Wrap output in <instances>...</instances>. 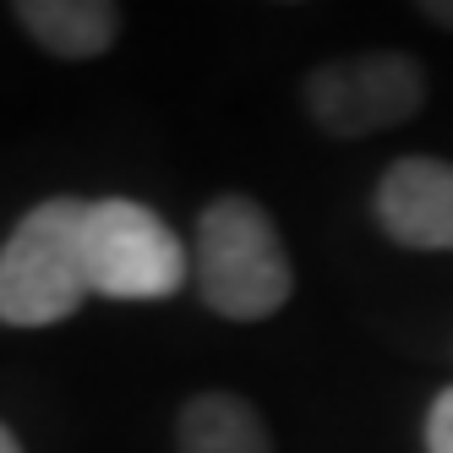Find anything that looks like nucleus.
Returning a JSON list of instances; mask_svg holds the SVG:
<instances>
[{"label":"nucleus","instance_id":"6","mask_svg":"<svg viewBox=\"0 0 453 453\" xmlns=\"http://www.w3.org/2000/svg\"><path fill=\"white\" fill-rule=\"evenodd\" d=\"M12 22L50 60H99L120 44L126 12L115 0H17Z\"/></svg>","mask_w":453,"mask_h":453},{"label":"nucleus","instance_id":"2","mask_svg":"<svg viewBox=\"0 0 453 453\" xmlns=\"http://www.w3.org/2000/svg\"><path fill=\"white\" fill-rule=\"evenodd\" d=\"M82 197H44L0 241V322L6 328H55L82 311Z\"/></svg>","mask_w":453,"mask_h":453},{"label":"nucleus","instance_id":"10","mask_svg":"<svg viewBox=\"0 0 453 453\" xmlns=\"http://www.w3.org/2000/svg\"><path fill=\"white\" fill-rule=\"evenodd\" d=\"M0 453H22V442H17V432L6 426V420H0Z\"/></svg>","mask_w":453,"mask_h":453},{"label":"nucleus","instance_id":"7","mask_svg":"<svg viewBox=\"0 0 453 453\" xmlns=\"http://www.w3.org/2000/svg\"><path fill=\"white\" fill-rule=\"evenodd\" d=\"M175 453H273V432L263 410L241 394H191L175 415Z\"/></svg>","mask_w":453,"mask_h":453},{"label":"nucleus","instance_id":"8","mask_svg":"<svg viewBox=\"0 0 453 453\" xmlns=\"http://www.w3.org/2000/svg\"><path fill=\"white\" fill-rule=\"evenodd\" d=\"M420 442H426V453H453V382L426 404V420H420Z\"/></svg>","mask_w":453,"mask_h":453},{"label":"nucleus","instance_id":"9","mask_svg":"<svg viewBox=\"0 0 453 453\" xmlns=\"http://www.w3.org/2000/svg\"><path fill=\"white\" fill-rule=\"evenodd\" d=\"M420 17L442 27V34H453V0H420Z\"/></svg>","mask_w":453,"mask_h":453},{"label":"nucleus","instance_id":"1","mask_svg":"<svg viewBox=\"0 0 453 453\" xmlns=\"http://www.w3.org/2000/svg\"><path fill=\"white\" fill-rule=\"evenodd\" d=\"M191 284L213 317L224 322H268L296 296V263L279 235L273 213L246 197L224 191L197 219V251H191Z\"/></svg>","mask_w":453,"mask_h":453},{"label":"nucleus","instance_id":"4","mask_svg":"<svg viewBox=\"0 0 453 453\" xmlns=\"http://www.w3.org/2000/svg\"><path fill=\"white\" fill-rule=\"evenodd\" d=\"M306 115L328 137H382L426 110V66L410 50H355L328 55L306 72Z\"/></svg>","mask_w":453,"mask_h":453},{"label":"nucleus","instance_id":"5","mask_svg":"<svg viewBox=\"0 0 453 453\" xmlns=\"http://www.w3.org/2000/svg\"><path fill=\"white\" fill-rule=\"evenodd\" d=\"M372 213L404 251H453V165L432 153L394 158L372 191Z\"/></svg>","mask_w":453,"mask_h":453},{"label":"nucleus","instance_id":"3","mask_svg":"<svg viewBox=\"0 0 453 453\" xmlns=\"http://www.w3.org/2000/svg\"><path fill=\"white\" fill-rule=\"evenodd\" d=\"M88 296L104 301H170L191 284V251L137 197H93L82 208Z\"/></svg>","mask_w":453,"mask_h":453}]
</instances>
